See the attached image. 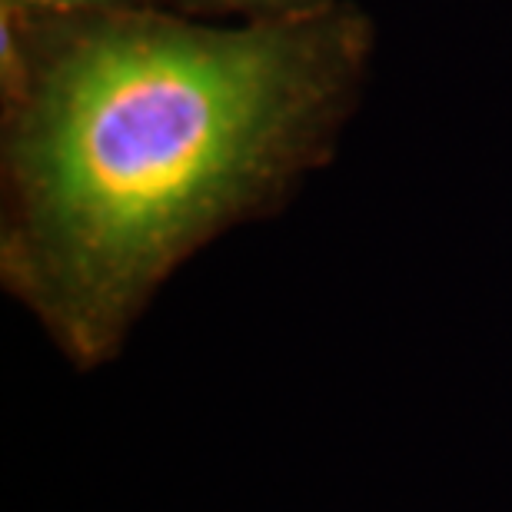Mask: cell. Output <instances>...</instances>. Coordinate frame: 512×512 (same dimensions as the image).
Here are the masks:
<instances>
[{
  "instance_id": "obj_1",
  "label": "cell",
  "mask_w": 512,
  "mask_h": 512,
  "mask_svg": "<svg viewBox=\"0 0 512 512\" xmlns=\"http://www.w3.org/2000/svg\"><path fill=\"white\" fill-rule=\"evenodd\" d=\"M10 100L0 280L77 370L114 360L160 283L323 157L370 57L333 4L200 27L77 14Z\"/></svg>"
},
{
  "instance_id": "obj_2",
  "label": "cell",
  "mask_w": 512,
  "mask_h": 512,
  "mask_svg": "<svg viewBox=\"0 0 512 512\" xmlns=\"http://www.w3.org/2000/svg\"><path fill=\"white\" fill-rule=\"evenodd\" d=\"M10 4H34L44 10H57V14L77 17V14H107V10L143 7L147 0H10Z\"/></svg>"
},
{
  "instance_id": "obj_3",
  "label": "cell",
  "mask_w": 512,
  "mask_h": 512,
  "mask_svg": "<svg viewBox=\"0 0 512 512\" xmlns=\"http://www.w3.org/2000/svg\"><path fill=\"white\" fill-rule=\"evenodd\" d=\"M203 7H230V10H263V14H286V10H300L323 4V0H190Z\"/></svg>"
}]
</instances>
